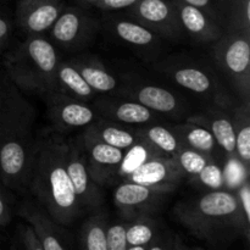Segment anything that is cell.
<instances>
[{
	"instance_id": "cell-1",
	"label": "cell",
	"mask_w": 250,
	"mask_h": 250,
	"mask_svg": "<svg viewBox=\"0 0 250 250\" xmlns=\"http://www.w3.org/2000/svg\"><path fill=\"white\" fill-rule=\"evenodd\" d=\"M67 141L59 134L39 139L28 189L59 226H71L83 210L66 170Z\"/></svg>"
},
{
	"instance_id": "cell-2",
	"label": "cell",
	"mask_w": 250,
	"mask_h": 250,
	"mask_svg": "<svg viewBox=\"0 0 250 250\" xmlns=\"http://www.w3.org/2000/svg\"><path fill=\"white\" fill-rule=\"evenodd\" d=\"M173 211L178 221L200 239L220 242L242 233L249 237L250 224L242 214L234 193L229 190H210L180 202Z\"/></svg>"
},
{
	"instance_id": "cell-3",
	"label": "cell",
	"mask_w": 250,
	"mask_h": 250,
	"mask_svg": "<svg viewBox=\"0 0 250 250\" xmlns=\"http://www.w3.org/2000/svg\"><path fill=\"white\" fill-rule=\"evenodd\" d=\"M60 62L53 42L42 36H28L4 55L7 78L28 92L50 94L56 90V70Z\"/></svg>"
},
{
	"instance_id": "cell-4",
	"label": "cell",
	"mask_w": 250,
	"mask_h": 250,
	"mask_svg": "<svg viewBox=\"0 0 250 250\" xmlns=\"http://www.w3.org/2000/svg\"><path fill=\"white\" fill-rule=\"evenodd\" d=\"M32 127L0 136V183L14 192L28 189L39 146Z\"/></svg>"
},
{
	"instance_id": "cell-5",
	"label": "cell",
	"mask_w": 250,
	"mask_h": 250,
	"mask_svg": "<svg viewBox=\"0 0 250 250\" xmlns=\"http://www.w3.org/2000/svg\"><path fill=\"white\" fill-rule=\"evenodd\" d=\"M212 55L217 68L227 78L237 94L249 102L250 94V31L226 29L214 42Z\"/></svg>"
},
{
	"instance_id": "cell-6",
	"label": "cell",
	"mask_w": 250,
	"mask_h": 250,
	"mask_svg": "<svg viewBox=\"0 0 250 250\" xmlns=\"http://www.w3.org/2000/svg\"><path fill=\"white\" fill-rule=\"evenodd\" d=\"M156 68L178 87L199 97L211 99L214 105L227 107L231 104V99L222 87L220 78L207 66L195 63L194 61L168 59L159 63Z\"/></svg>"
},
{
	"instance_id": "cell-7",
	"label": "cell",
	"mask_w": 250,
	"mask_h": 250,
	"mask_svg": "<svg viewBox=\"0 0 250 250\" xmlns=\"http://www.w3.org/2000/svg\"><path fill=\"white\" fill-rule=\"evenodd\" d=\"M117 97L134 100L155 114L173 119H182L188 111V104L186 100L175 92L168 88L136 80L133 77L125 78Z\"/></svg>"
},
{
	"instance_id": "cell-8",
	"label": "cell",
	"mask_w": 250,
	"mask_h": 250,
	"mask_svg": "<svg viewBox=\"0 0 250 250\" xmlns=\"http://www.w3.org/2000/svg\"><path fill=\"white\" fill-rule=\"evenodd\" d=\"M66 170L83 212L99 210L104 202V195L100 186L97 185L90 175L84 154L81 150L77 142L72 139L67 141Z\"/></svg>"
},
{
	"instance_id": "cell-9",
	"label": "cell",
	"mask_w": 250,
	"mask_h": 250,
	"mask_svg": "<svg viewBox=\"0 0 250 250\" xmlns=\"http://www.w3.org/2000/svg\"><path fill=\"white\" fill-rule=\"evenodd\" d=\"M46 104L49 120L60 133L85 128L100 117L94 105L66 97L61 93L54 92L46 95Z\"/></svg>"
},
{
	"instance_id": "cell-10",
	"label": "cell",
	"mask_w": 250,
	"mask_h": 250,
	"mask_svg": "<svg viewBox=\"0 0 250 250\" xmlns=\"http://www.w3.org/2000/svg\"><path fill=\"white\" fill-rule=\"evenodd\" d=\"M49 31L51 41L59 46L66 50H78L94 38L97 24L82 10L63 7Z\"/></svg>"
},
{
	"instance_id": "cell-11",
	"label": "cell",
	"mask_w": 250,
	"mask_h": 250,
	"mask_svg": "<svg viewBox=\"0 0 250 250\" xmlns=\"http://www.w3.org/2000/svg\"><path fill=\"white\" fill-rule=\"evenodd\" d=\"M132 16L163 38L176 41L185 33L175 5L167 0H139L132 6Z\"/></svg>"
},
{
	"instance_id": "cell-12",
	"label": "cell",
	"mask_w": 250,
	"mask_h": 250,
	"mask_svg": "<svg viewBox=\"0 0 250 250\" xmlns=\"http://www.w3.org/2000/svg\"><path fill=\"white\" fill-rule=\"evenodd\" d=\"M84 154L89 172L97 185L107 186L117 176V170L124 158L125 150L107 146L82 132L76 139Z\"/></svg>"
},
{
	"instance_id": "cell-13",
	"label": "cell",
	"mask_w": 250,
	"mask_h": 250,
	"mask_svg": "<svg viewBox=\"0 0 250 250\" xmlns=\"http://www.w3.org/2000/svg\"><path fill=\"white\" fill-rule=\"evenodd\" d=\"M93 105L102 119L124 126H146L155 124L159 120L158 114L146 109L139 103L117 95H98Z\"/></svg>"
},
{
	"instance_id": "cell-14",
	"label": "cell",
	"mask_w": 250,
	"mask_h": 250,
	"mask_svg": "<svg viewBox=\"0 0 250 250\" xmlns=\"http://www.w3.org/2000/svg\"><path fill=\"white\" fill-rule=\"evenodd\" d=\"M185 177L175 159L171 156H153L142 164L126 181L146 186L164 193H171Z\"/></svg>"
},
{
	"instance_id": "cell-15",
	"label": "cell",
	"mask_w": 250,
	"mask_h": 250,
	"mask_svg": "<svg viewBox=\"0 0 250 250\" xmlns=\"http://www.w3.org/2000/svg\"><path fill=\"white\" fill-rule=\"evenodd\" d=\"M36 112L11 81H0V136L32 127Z\"/></svg>"
},
{
	"instance_id": "cell-16",
	"label": "cell",
	"mask_w": 250,
	"mask_h": 250,
	"mask_svg": "<svg viewBox=\"0 0 250 250\" xmlns=\"http://www.w3.org/2000/svg\"><path fill=\"white\" fill-rule=\"evenodd\" d=\"M164 194L166 193L125 181L115 189L114 203L126 221H132L141 215H150Z\"/></svg>"
},
{
	"instance_id": "cell-17",
	"label": "cell",
	"mask_w": 250,
	"mask_h": 250,
	"mask_svg": "<svg viewBox=\"0 0 250 250\" xmlns=\"http://www.w3.org/2000/svg\"><path fill=\"white\" fill-rule=\"evenodd\" d=\"M62 9L61 0H20L16 22L28 36H41L50 29Z\"/></svg>"
},
{
	"instance_id": "cell-18",
	"label": "cell",
	"mask_w": 250,
	"mask_h": 250,
	"mask_svg": "<svg viewBox=\"0 0 250 250\" xmlns=\"http://www.w3.org/2000/svg\"><path fill=\"white\" fill-rule=\"evenodd\" d=\"M187 121L207 128L212 134L217 146L227 159L236 158L233 121L232 114L227 112L226 107L214 105L200 114L190 115L187 117Z\"/></svg>"
},
{
	"instance_id": "cell-19",
	"label": "cell",
	"mask_w": 250,
	"mask_h": 250,
	"mask_svg": "<svg viewBox=\"0 0 250 250\" xmlns=\"http://www.w3.org/2000/svg\"><path fill=\"white\" fill-rule=\"evenodd\" d=\"M175 7L177 10L183 31L187 32L195 41L203 43H214L226 32V28L222 24L198 7L182 1L176 2Z\"/></svg>"
},
{
	"instance_id": "cell-20",
	"label": "cell",
	"mask_w": 250,
	"mask_h": 250,
	"mask_svg": "<svg viewBox=\"0 0 250 250\" xmlns=\"http://www.w3.org/2000/svg\"><path fill=\"white\" fill-rule=\"evenodd\" d=\"M19 215L28 222L44 250H66L60 238L59 225L41 204L31 200L23 202L19 209Z\"/></svg>"
},
{
	"instance_id": "cell-21",
	"label": "cell",
	"mask_w": 250,
	"mask_h": 250,
	"mask_svg": "<svg viewBox=\"0 0 250 250\" xmlns=\"http://www.w3.org/2000/svg\"><path fill=\"white\" fill-rule=\"evenodd\" d=\"M70 61L98 94L117 95L121 84L116 76L99 59L88 55L73 58Z\"/></svg>"
},
{
	"instance_id": "cell-22",
	"label": "cell",
	"mask_w": 250,
	"mask_h": 250,
	"mask_svg": "<svg viewBox=\"0 0 250 250\" xmlns=\"http://www.w3.org/2000/svg\"><path fill=\"white\" fill-rule=\"evenodd\" d=\"M83 133L122 150H126L139 141L136 127L124 126L102 117L85 127Z\"/></svg>"
},
{
	"instance_id": "cell-23",
	"label": "cell",
	"mask_w": 250,
	"mask_h": 250,
	"mask_svg": "<svg viewBox=\"0 0 250 250\" xmlns=\"http://www.w3.org/2000/svg\"><path fill=\"white\" fill-rule=\"evenodd\" d=\"M55 92L82 102H90L99 95L85 82L70 60L59 62Z\"/></svg>"
},
{
	"instance_id": "cell-24",
	"label": "cell",
	"mask_w": 250,
	"mask_h": 250,
	"mask_svg": "<svg viewBox=\"0 0 250 250\" xmlns=\"http://www.w3.org/2000/svg\"><path fill=\"white\" fill-rule=\"evenodd\" d=\"M110 28L120 41L144 51L158 50L161 43V37L134 20H115Z\"/></svg>"
},
{
	"instance_id": "cell-25",
	"label": "cell",
	"mask_w": 250,
	"mask_h": 250,
	"mask_svg": "<svg viewBox=\"0 0 250 250\" xmlns=\"http://www.w3.org/2000/svg\"><path fill=\"white\" fill-rule=\"evenodd\" d=\"M168 127L177 137L182 146L200 151L214 160H216V156L221 153L212 134L203 126L186 121L185 124L170 125Z\"/></svg>"
},
{
	"instance_id": "cell-26",
	"label": "cell",
	"mask_w": 250,
	"mask_h": 250,
	"mask_svg": "<svg viewBox=\"0 0 250 250\" xmlns=\"http://www.w3.org/2000/svg\"><path fill=\"white\" fill-rule=\"evenodd\" d=\"M136 131L139 138L148 142L151 146H154L165 156L173 158L176 153L182 148L180 141L168 126L149 124L146 126L136 127Z\"/></svg>"
},
{
	"instance_id": "cell-27",
	"label": "cell",
	"mask_w": 250,
	"mask_h": 250,
	"mask_svg": "<svg viewBox=\"0 0 250 250\" xmlns=\"http://www.w3.org/2000/svg\"><path fill=\"white\" fill-rule=\"evenodd\" d=\"M234 137H236V158L249 170L250 164V105L249 102L234 107L232 112Z\"/></svg>"
},
{
	"instance_id": "cell-28",
	"label": "cell",
	"mask_w": 250,
	"mask_h": 250,
	"mask_svg": "<svg viewBox=\"0 0 250 250\" xmlns=\"http://www.w3.org/2000/svg\"><path fill=\"white\" fill-rule=\"evenodd\" d=\"M107 221L104 212L92 215L81 229V243L83 250H107Z\"/></svg>"
},
{
	"instance_id": "cell-29",
	"label": "cell",
	"mask_w": 250,
	"mask_h": 250,
	"mask_svg": "<svg viewBox=\"0 0 250 250\" xmlns=\"http://www.w3.org/2000/svg\"><path fill=\"white\" fill-rule=\"evenodd\" d=\"M159 155H163V154L156 150L154 146H151L148 142L139 138V141L134 146H129L128 149L125 150L124 158H122L119 170H117V176L126 180L127 176L131 175L134 170H137L148 159Z\"/></svg>"
},
{
	"instance_id": "cell-30",
	"label": "cell",
	"mask_w": 250,
	"mask_h": 250,
	"mask_svg": "<svg viewBox=\"0 0 250 250\" xmlns=\"http://www.w3.org/2000/svg\"><path fill=\"white\" fill-rule=\"evenodd\" d=\"M156 237L158 225L150 215H141L127 224L126 239L128 247H148Z\"/></svg>"
},
{
	"instance_id": "cell-31",
	"label": "cell",
	"mask_w": 250,
	"mask_h": 250,
	"mask_svg": "<svg viewBox=\"0 0 250 250\" xmlns=\"http://www.w3.org/2000/svg\"><path fill=\"white\" fill-rule=\"evenodd\" d=\"M173 159H175L176 164H177L178 167L183 172V175L190 176L192 178H194L209 161L214 160L212 158L200 153V151H197L190 148H186V146H182L176 153Z\"/></svg>"
},
{
	"instance_id": "cell-32",
	"label": "cell",
	"mask_w": 250,
	"mask_h": 250,
	"mask_svg": "<svg viewBox=\"0 0 250 250\" xmlns=\"http://www.w3.org/2000/svg\"><path fill=\"white\" fill-rule=\"evenodd\" d=\"M193 180L210 190L221 189L225 186L224 170L215 160L209 161Z\"/></svg>"
},
{
	"instance_id": "cell-33",
	"label": "cell",
	"mask_w": 250,
	"mask_h": 250,
	"mask_svg": "<svg viewBox=\"0 0 250 250\" xmlns=\"http://www.w3.org/2000/svg\"><path fill=\"white\" fill-rule=\"evenodd\" d=\"M127 224H128V221L110 225V226L107 225V229H106L107 250H127V248H128V246H127V239H126Z\"/></svg>"
},
{
	"instance_id": "cell-34",
	"label": "cell",
	"mask_w": 250,
	"mask_h": 250,
	"mask_svg": "<svg viewBox=\"0 0 250 250\" xmlns=\"http://www.w3.org/2000/svg\"><path fill=\"white\" fill-rule=\"evenodd\" d=\"M222 170H224L225 185L229 182V186L238 187L246 178H248L249 170L237 158L227 159L226 166Z\"/></svg>"
},
{
	"instance_id": "cell-35",
	"label": "cell",
	"mask_w": 250,
	"mask_h": 250,
	"mask_svg": "<svg viewBox=\"0 0 250 250\" xmlns=\"http://www.w3.org/2000/svg\"><path fill=\"white\" fill-rule=\"evenodd\" d=\"M234 195H236L237 202H238L239 208H241L242 214L246 217L247 222L250 224V185L248 178H246L237 187Z\"/></svg>"
},
{
	"instance_id": "cell-36",
	"label": "cell",
	"mask_w": 250,
	"mask_h": 250,
	"mask_svg": "<svg viewBox=\"0 0 250 250\" xmlns=\"http://www.w3.org/2000/svg\"><path fill=\"white\" fill-rule=\"evenodd\" d=\"M20 238H21V244L23 250H44L29 225L21 226Z\"/></svg>"
},
{
	"instance_id": "cell-37",
	"label": "cell",
	"mask_w": 250,
	"mask_h": 250,
	"mask_svg": "<svg viewBox=\"0 0 250 250\" xmlns=\"http://www.w3.org/2000/svg\"><path fill=\"white\" fill-rule=\"evenodd\" d=\"M11 221V209H10L9 200L4 193L0 183V227H5Z\"/></svg>"
},
{
	"instance_id": "cell-38",
	"label": "cell",
	"mask_w": 250,
	"mask_h": 250,
	"mask_svg": "<svg viewBox=\"0 0 250 250\" xmlns=\"http://www.w3.org/2000/svg\"><path fill=\"white\" fill-rule=\"evenodd\" d=\"M139 0H99L97 6L103 10H121L132 7Z\"/></svg>"
},
{
	"instance_id": "cell-39",
	"label": "cell",
	"mask_w": 250,
	"mask_h": 250,
	"mask_svg": "<svg viewBox=\"0 0 250 250\" xmlns=\"http://www.w3.org/2000/svg\"><path fill=\"white\" fill-rule=\"evenodd\" d=\"M181 1L185 2V4L192 5V6H195V7H198V9L203 10V11L207 12L210 17H212L215 21H217L220 24H221L219 17H217L216 11H215V9H214V5H212V0H181Z\"/></svg>"
},
{
	"instance_id": "cell-40",
	"label": "cell",
	"mask_w": 250,
	"mask_h": 250,
	"mask_svg": "<svg viewBox=\"0 0 250 250\" xmlns=\"http://www.w3.org/2000/svg\"><path fill=\"white\" fill-rule=\"evenodd\" d=\"M11 31L12 26L9 20L4 16H0V54L2 53V50L6 48L7 43H9Z\"/></svg>"
},
{
	"instance_id": "cell-41",
	"label": "cell",
	"mask_w": 250,
	"mask_h": 250,
	"mask_svg": "<svg viewBox=\"0 0 250 250\" xmlns=\"http://www.w3.org/2000/svg\"><path fill=\"white\" fill-rule=\"evenodd\" d=\"M172 242L170 244L166 241H164L163 238H159L156 237L153 242L148 246L146 250H172Z\"/></svg>"
},
{
	"instance_id": "cell-42",
	"label": "cell",
	"mask_w": 250,
	"mask_h": 250,
	"mask_svg": "<svg viewBox=\"0 0 250 250\" xmlns=\"http://www.w3.org/2000/svg\"><path fill=\"white\" fill-rule=\"evenodd\" d=\"M172 250H186L185 244H183V242L181 241L180 237H176L175 241H173Z\"/></svg>"
},
{
	"instance_id": "cell-43",
	"label": "cell",
	"mask_w": 250,
	"mask_h": 250,
	"mask_svg": "<svg viewBox=\"0 0 250 250\" xmlns=\"http://www.w3.org/2000/svg\"><path fill=\"white\" fill-rule=\"evenodd\" d=\"M148 247H144V246H136V247H128L127 250H146Z\"/></svg>"
},
{
	"instance_id": "cell-44",
	"label": "cell",
	"mask_w": 250,
	"mask_h": 250,
	"mask_svg": "<svg viewBox=\"0 0 250 250\" xmlns=\"http://www.w3.org/2000/svg\"><path fill=\"white\" fill-rule=\"evenodd\" d=\"M81 1H83V2H88V4H95V5H97V4H98V1H99V0H81Z\"/></svg>"
},
{
	"instance_id": "cell-45",
	"label": "cell",
	"mask_w": 250,
	"mask_h": 250,
	"mask_svg": "<svg viewBox=\"0 0 250 250\" xmlns=\"http://www.w3.org/2000/svg\"><path fill=\"white\" fill-rule=\"evenodd\" d=\"M190 250H204V249H202V248H193V249H190Z\"/></svg>"
},
{
	"instance_id": "cell-46",
	"label": "cell",
	"mask_w": 250,
	"mask_h": 250,
	"mask_svg": "<svg viewBox=\"0 0 250 250\" xmlns=\"http://www.w3.org/2000/svg\"><path fill=\"white\" fill-rule=\"evenodd\" d=\"M0 81H1V80H0Z\"/></svg>"
}]
</instances>
